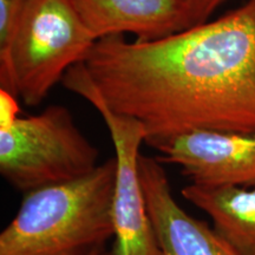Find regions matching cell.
Instances as JSON below:
<instances>
[{"instance_id": "cell-9", "label": "cell", "mask_w": 255, "mask_h": 255, "mask_svg": "<svg viewBox=\"0 0 255 255\" xmlns=\"http://www.w3.org/2000/svg\"><path fill=\"white\" fill-rule=\"evenodd\" d=\"M188 202L209 216L213 227L240 255H255V187H206L181 190Z\"/></svg>"}, {"instance_id": "cell-11", "label": "cell", "mask_w": 255, "mask_h": 255, "mask_svg": "<svg viewBox=\"0 0 255 255\" xmlns=\"http://www.w3.org/2000/svg\"><path fill=\"white\" fill-rule=\"evenodd\" d=\"M189 28L208 21V18L226 0H182Z\"/></svg>"}, {"instance_id": "cell-6", "label": "cell", "mask_w": 255, "mask_h": 255, "mask_svg": "<svg viewBox=\"0 0 255 255\" xmlns=\"http://www.w3.org/2000/svg\"><path fill=\"white\" fill-rule=\"evenodd\" d=\"M152 148L161 163L176 165L193 184L255 187V132L199 130Z\"/></svg>"}, {"instance_id": "cell-12", "label": "cell", "mask_w": 255, "mask_h": 255, "mask_svg": "<svg viewBox=\"0 0 255 255\" xmlns=\"http://www.w3.org/2000/svg\"><path fill=\"white\" fill-rule=\"evenodd\" d=\"M104 248H97V250H95V251H92L91 253H89L88 255H103V253H104Z\"/></svg>"}, {"instance_id": "cell-13", "label": "cell", "mask_w": 255, "mask_h": 255, "mask_svg": "<svg viewBox=\"0 0 255 255\" xmlns=\"http://www.w3.org/2000/svg\"><path fill=\"white\" fill-rule=\"evenodd\" d=\"M103 255H113V254H107V253H103Z\"/></svg>"}, {"instance_id": "cell-5", "label": "cell", "mask_w": 255, "mask_h": 255, "mask_svg": "<svg viewBox=\"0 0 255 255\" xmlns=\"http://www.w3.org/2000/svg\"><path fill=\"white\" fill-rule=\"evenodd\" d=\"M62 83L69 91L81 96L98 111L113 139L116 158L113 255H162L139 175L142 155L139 149L146 141L144 126L138 120L116 113L105 104L84 63L72 66Z\"/></svg>"}, {"instance_id": "cell-7", "label": "cell", "mask_w": 255, "mask_h": 255, "mask_svg": "<svg viewBox=\"0 0 255 255\" xmlns=\"http://www.w3.org/2000/svg\"><path fill=\"white\" fill-rule=\"evenodd\" d=\"M139 175L162 255H240L213 226L180 206L157 158L141 155Z\"/></svg>"}, {"instance_id": "cell-10", "label": "cell", "mask_w": 255, "mask_h": 255, "mask_svg": "<svg viewBox=\"0 0 255 255\" xmlns=\"http://www.w3.org/2000/svg\"><path fill=\"white\" fill-rule=\"evenodd\" d=\"M24 0H0V55L7 49Z\"/></svg>"}, {"instance_id": "cell-3", "label": "cell", "mask_w": 255, "mask_h": 255, "mask_svg": "<svg viewBox=\"0 0 255 255\" xmlns=\"http://www.w3.org/2000/svg\"><path fill=\"white\" fill-rule=\"evenodd\" d=\"M98 157L68 108L53 104L21 117L17 97L0 89V174L15 190L77 180L100 165Z\"/></svg>"}, {"instance_id": "cell-2", "label": "cell", "mask_w": 255, "mask_h": 255, "mask_svg": "<svg viewBox=\"0 0 255 255\" xmlns=\"http://www.w3.org/2000/svg\"><path fill=\"white\" fill-rule=\"evenodd\" d=\"M116 158L90 174L24 194L0 233V255H88L115 237Z\"/></svg>"}, {"instance_id": "cell-8", "label": "cell", "mask_w": 255, "mask_h": 255, "mask_svg": "<svg viewBox=\"0 0 255 255\" xmlns=\"http://www.w3.org/2000/svg\"><path fill=\"white\" fill-rule=\"evenodd\" d=\"M96 39L131 33L162 39L189 28L182 0H71Z\"/></svg>"}, {"instance_id": "cell-4", "label": "cell", "mask_w": 255, "mask_h": 255, "mask_svg": "<svg viewBox=\"0 0 255 255\" xmlns=\"http://www.w3.org/2000/svg\"><path fill=\"white\" fill-rule=\"evenodd\" d=\"M96 41L71 0H24L0 55V89L36 107Z\"/></svg>"}, {"instance_id": "cell-1", "label": "cell", "mask_w": 255, "mask_h": 255, "mask_svg": "<svg viewBox=\"0 0 255 255\" xmlns=\"http://www.w3.org/2000/svg\"><path fill=\"white\" fill-rule=\"evenodd\" d=\"M83 63L149 145L199 130L255 132V0L162 39L102 38Z\"/></svg>"}]
</instances>
